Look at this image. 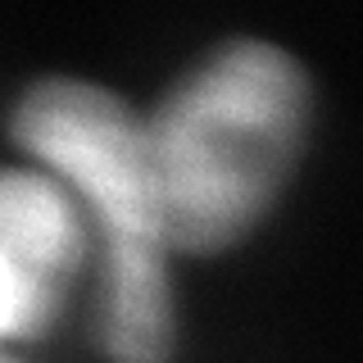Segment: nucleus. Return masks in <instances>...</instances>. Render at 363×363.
<instances>
[{
    "label": "nucleus",
    "instance_id": "3",
    "mask_svg": "<svg viewBox=\"0 0 363 363\" xmlns=\"http://www.w3.org/2000/svg\"><path fill=\"white\" fill-rule=\"evenodd\" d=\"M82 232L64 191L37 173H0V259L32 286L60 300V281L73 272Z\"/></svg>",
    "mask_w": 363,
    "mask_h": 363
},
{
    "label": "nucleus",
    "instance_id": "2",
    "mask_svg": "<svg viewBox=\"0 0 363 363\" xmlns=\"http://www.w3.org/2000/svg\"><path fill=\"white\" fill-rule=\"evenodd\" d=\"M14 132L32 155L82 191L109 236L105 345L113 359L164 363L173 350V300L141 123L109 91L60 77L23 96Z\"/></svg>",
    "mask_w": 363,
    "mask_h": 363
},
{
    "label": "nucleus",
    "instance_id": "4",
    "mask_svg": "<svg viewBox=\"0 0 363 363\" xmlns=\"http://www.w3.org/2000/svg\"><path fill=\"white\" fill-rule=\"evenodd\" d=\"M55 313V295H45L41 286H32L18 268H9L0 259V336H23V332H41Z\"/></svg>",
    "mask_w": 363,
    "mask_h": 363
},
{
    "label": "nucleus",
    "instance_id": "1",
    "mask_svg": "<svg viewBox=\"0 0 363 363\" xmlns=\"http://www.w3.org/2000/svg\"><path fill=\"white\" fill-rule=\"evenodd\" d=\"M309 86L268 41L213 55L141 123L145 173L164 245L223 250L259 223L291 173Z\"/></svg>",
    "mask_w": 363,
    "mask_h": 363
},
{
    "label": "nucleus",
    "instance_id": "5",
    "mask_svg": "<svg viewBox=\"0 0 363 363\" xmlns=\"http://www.w3.org/2000/svg\"><path fill=\"white\" fill-rule=\"evenodd\" d=\"M0 363H18V359H0Z\"/></svg>",
    "mask_w": 363,
    "mask_h": 363
}]
</instances>
